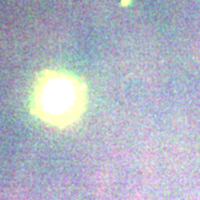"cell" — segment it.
I'll list each match as a JSON object with an SVG mask.
<instances>
[{"instance_id":"6da1fadb","label":"cell","mask_w":200,"mask_h":200,"mask_svg":"<svg viewBox=\"0 0 200 200\" xmlns=\"http://www.w3.org/2000/svg\"><path fill=\"white\" fill-rule=\"evenodd\" d=\"M87 86L66 71L45 70L39 73L31 94V112L56 128L76 125L87 108Z\"/></svg>"},{"instance_id":"7a4b0ae2","label":"cell","mask_w":200,"mask_h":200,"mask_svg":"<svg viewBox=\"0 0 200 200\" xmlns=\"http://www.w3.org/2000/svg\"><path fill=\"white\" fill-rule=\"evenodd\" d=\"M129 2H130V0H122L121 4H124V6H127V4H129Z\"/></svg>"}]
</instances>
